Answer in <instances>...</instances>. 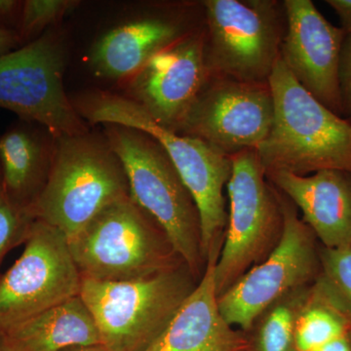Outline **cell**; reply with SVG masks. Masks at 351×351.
<instances>
[{"instance_id": "obj_4", "label": "cell", "mask_w": 351, "mask_h": 351, "mask_svg": "<svg viewBox=\"0 0 351 351\" xmlns=\"http://www.w3.org/2000/svg\"><path fill=\"white\" fill-rule=\"evenodd\" d=\"M104 126L105 138L125 170L132 199L156 219L200 280L206 262L201 251L199 212L169 156L145 132L117 124Z\"/></svg>"}, {"instance_id": "obj_8", "label": "cell", "mask_w": 351, "mask_h": 351, "mask_svg": "<svg viewBox=\"0 0 351 351\" xmlns=\"http://www.w3.org/2000/svg\"><path fill=\"white\" fill-rule=\"evenodd\" d=\"M278 196L283 213L278 244L263 263L218 298L226 322L246 334L274 302L293 291L313 285L320 274L319 241L302 221L292 201L280 191Z\"/></svg>"}, {"instance_id": "obj_26", "label": "cell", "mask_w": 351, "mask_h": 351, "mask_svg": "<svg viewBox=\"0 0 351 351\" xmlns=\"http://www.w3.org/2000/svg\"><path fill=\"white\" fill-rule=\"evenodd\" d=\"M23 1L17 0H0V29H11L15 27L17 31L19 25Z\"/></svg>"}, {"instance_id": "obj_16", "label": "cell", "mask_w": 351, "mask_h": 351, "mask_svg": "<svg viewBox=\"0 0 351 351\" xmlns=\"http://www.w3.org/2000/svg\"><path fill=\"white\" fill-rule=\"evenodd\" d=\"M219 258H208L195 290L169 325L144 351H249L250 334L228 324L219 309L215 267Z\"/></svg>"}, {"instance_id": "obj_17", "label": "cell", "mask_w": 351, "mask_h": 351, "mask_svg": "<svg viewBox=\"0 0 351 351\" xmlns=\"http://www.w3.org/2000/svg\"><path fill=\"white\" fill-rule=\"evenodd\" d=\"M182 27L162 18H143L106 32L90 51L89 64L97 76L130 80L159 50L181 38Z\"/></svg>"}, {"instance_id": "obj_20", "label": "cell", "mask_w": 351, "mask_h": 351, "mask_svg": "<svg viewBox=\"0 0 351 351\" xmlns=\"http://www.w3.org/2000/svg\"><path fill=\"white\" fill-rule=\"evenodd\" d=\"M350 334V321L313 284L295 323V350L314 351Z\"/></svg>"}, {"instance_id": "obj_32", "label": "cell", "mask_w": 351, "mask_h": 351, "mask_svg": "<svg viewBox=\"0 0 351 351\" xmlns=\"http://www.w3.org/2000/svg\"><path fill=\"white\" fill-rule=\"evenodd\" d=\"M249 351H256L255 350H254V348H252L251 350H249Z\"/></svg>"}, {"instance_id": "obj_31", "label": "cell", "mask_w": 351, "mask_h": 351, "mask_svg": "<svg viewBox=\"0 0 351 351\" xmlns=\"http://www.w3.org/2000/svg\"><path fill=\"white\" fill-rule=\"evenodd\" d=\"M0 186H1V166H0Z\"/></svg>"}, {"instance_id": "obj_10", "label": "cell", "mask_w": 351, "mask_h": 351, "mask_svg": "<svg viewBox=\"0 0 351 351\" xmlns=\"http://www.w3.org/2000/svg\"><path fill=\"white\" fill-rule=\"evenodd\" d=\"M203 6L211 75L269 82L283 40L279 4L271 0H206Z\"/></svg>"}, {"instance_id": "obj_22", "label": "cell", "mask_w": 351, "mask_h": 351, "mask_svg": "<svg viewBox=\"0 0 351 351\" xmlns=\"http://www.w3.org/2000/svg\"><path fill=\"white\" fill-rule=\"evenodd\" d=\"M314 287L326 295L351 323V246L320 248V274Z\"/></svg>"}, {"instance_id": "obj_27", "label": "cell", "mask_w": 351, "mask_h": 351, "mask_svg": "<svg viewBox=\"0 0 351 351\" xmlns=\"http://www.w3.org/2000/svg\"><path fill=\"white\" fill-rule=\"evenodd\" d=\"M326 3L339 16L346 34H351V0H327Z\"/></svg>"}, {"instance_id": "obj_11", "label": "cell", "mask_w": 351, "mask_h": 351, "mask_svg": "<svg viewBox=\"0 0 351 351\" xmlns=\"http://www.w3.org/2000/svg\"><path fill=\"white\" fill-rule=\"evenodd\" d=\"M80 288L66 235L36 219L22 255L0 276V335L80 295Z\"/></svg>"}, {"instance_id": "obj_3", "label": "cell", "mask_w": 351, "mask_h": 351, "mask_svg": "<svg viewBox=\"0 0 351 351\" xmlns=\"http://www.w3.org/2000/svg\"><path fill=\"white\" fill-rule=\"evenodd\" d=\"M129 195L125 170L107 138L89 131L57 136L47 181L31 212L69 240L101 210Z\"/></svg>"}, {"instance_id": "obj_14", "label": "cell", "mask_w": 351, "mask_h": 351, "mask_svg": "<svg viewBox=\"0 0 351 351\" xmlns=\"http://www.w3.org/2000/svg\"><path fill=\"white\" fill-rule=\"evenodd\" d=\"M286 32L280 58L309 94L343 117L339 57L346 32L332 25L311 0L283 2Z\"/></svg>"}, {"instance_id": "obj_18", "label": "cell", "mask_w": 351, "mask_h": 351, "mask_svg": "<svg viewBox=\"0 0 351 351\" xmlns=\"http://www.w3.org/2000/svg\"><path fill=\"white\" fill-rule=\"evenodd\" d=\"M21 121L0 136L1 186L12 204L31 211L47 181L52 142Z\"/></svg>"}, {"instance_id": "obj_6", "label": "cell", "mask_w": 351, "mask_h": 351, "mask_svg": "<svg viewBox=\"0 0 351 351\" xmlns=\"http://www.w3.org/2000/svg\"><path fill=\"white\" fill-rule=\"evenodd\" d=\"M199 281L182 263L137 280L82 279L80 297L96 321L101 346L110 351H144L169 325Z\"/></svg>"}, {"instance_id": "obj_29", "label": "cell", "mask_w": 351, "mask_h": 351, "mask_svg": "<svg viewBox=\"0 0 351 351\" xmlns=\"http://www.w3.org/2000/svg\"><path fill=\"white\" fill-rule=\"evenodd\" d=\"M61 351H110L101 345L88 346H73V348H66Z\"/></svg>"}, {"instance_id": "obj_25", "label": "cell", "mask_w": 351, "mask_h": 351, "mask_svg": "<svg viewBox=\"0 0 351 351\" xmlns=\"http://www.w3.org/2000/svg\"><path fill=\"white\" fill-rule=\"evenodd\" d=\"M339 76L343 115L351 119V34H346L341 46Z\"/></svg>"}, {"instance_id": "obj_15", "label": "cell", "mask_w": 351, "mask_h": 351, "mask_svg": "<svg viewBox=\"0 0 351 351\" xmlns=\"http://www.w3.org/2000/svg\"><path fill=\"white\" fill-rule=\"evenodd\" d=\"M267 181L301 211L321 246H351V173L325 169L300 176L265 172Z\"/></svg>"}, {"instance_id": "obj_33", "label": "cell", "mask_w": 351, "mask_h": 351, "mask_svg": "<svg viewBox=\"0 0 351 351\" xmlns=\"http://www.w3.org/2000/svg\"><path fill=\"white\" fill-rule=\"evenodd\" d=\"M350 119V121H351V119Z\"/></svg>"}, {"instance_id": "obj_1", "label": "cell", "mask_w": 351, "mask_h": 351, "mask_svg": "<svg viewBox=\"0 0 351 351\" xmlns=\"http://www.w3.org/2000/svg\"><path fill=\"white\" fill-rule=\"evenodd\" d=\"M73 104L90 123L130 127L145 132L161 145L199 212L203 258L207 263L208 258L219 257L228 225L223 191L232 173V157L200 138L159 125L128 97L93 92L78 97Z\"/></svg>"}, {"instance_id": "obj_9", "label": "cell", "mask_w": 351, "mask_h": 351, "mask_svg": "<svg viewBox=\"0 0 351 351\" xmlns=\"http://www.w3.org/2000/svg\"><path fill=\"white\" fill-rule=\"evenodd\" d=\"M66 46L52 29L0 56V108L38 123L52 137L86 133L64 87Z\"/></svg>"}, {"instance_id": "obj_19", "label": "cell", "mask_w": 351, "mask_h": 351, "mask_svg": "<svg viewBox=\"0 0 351 351\" xmlns=\"http://www.w3.org/2000/svg\"><path fill=\"white\" fill-rule=\"evenodd\" d=\"M4 338L15 351H61L101 345L96 321L80 295L25 321Z\"/></svg>"}, {"instance_id": "obj_21", "label": "cell", "mask_w": 351, "mask_h": 351, "mask_svg": "<svg viewBox=\"0 0 351 351\" xmlns=\"http://www.w3.org/2000/svg\"><path fill=\"white\" fill-rule=\"evenodd\" d=\"M311 286L289 293L263 313L252 330L255 332L250 335L254 350L297 351L295 323Z\"/></svg>"}, {"instance_id": "obj_12", "label": "cell", "mask_w": 351, "mask_h": 351, "mask_svg": "<svg viewBox=\"0 0 351 351\" xmlns=\"http://www.w3.org/2000/svg\"><path fill=\"white\" fill-rule=\"evenodd\" d=\"M274 119L269 82L216 76L208 82L177 133L200 138L232 157L257 149L269 135Z\"/></svg>"}, {"instance_id": "obj_2", "label": "cell", "mask_w": 351, "mask_h": 351, "mask_svg": "<svg viewBox=\"0 0 351 351\" xmlns=\"http://www.w3.org/2000/svg\"><path fill=\"white\" fill-rule=\"evenodd\" d=\"M274 104L269 135L256 151L265 172L351 173V121L331 112L297 82L279 58L269 78Z\"/></svg>"}, {"instance_id": "obj_7", "label": "cell", "mask_w": 351, "mask_h": 351, "mask_svg": "<svg viewBox=\"0 0 351 351\" xmlns=\"http://www.w3.org/2000/svg\"><path fill=\"white\" fill-rule=\"evenodd\" d=\"M232 160V173L226 184L228 225L215 267L218 298L269 257L283 232L278 191L267 182L258 152H239Z\"/></svg>"}, {"instance_id": "obj_23", "label": "cell", "mask_w": 351, "mask_h": 351, "mask_svg": "<svg viewBox=\"0 0 351 351\" xmlns=\"http://www.w3.org/2000/svg\"><path fill=\"white\" fill-rule=\"evenodd\" d=\"M77 4V1L71 0L23 1L19 25L16 31L22 46L38 38L46 29L63 19Z\"/></svg>"}, {"instance_id": "obj_13", "label": "cell", "mask_w": 351, "mask_h": 351, "mask_svg": "<svg viewBox=\"0 0 351 351\" xmlns=\"http://www.w3.org/2000/svg\"><path fill=\"white\" fill-rule=\"evenodd\" d=\"M210 76L204 39L182 36L128 80L129 98L159 125L178 132Z\"/></svg>"}, {"instance_id": "obj_5", "label": "cell", "mask_w": 351, "mask_h": 351, "mask_svg": "<svg viewBox=\"0 0 351 351\" xmlns=\"http://www.w3.org/2000/svg\"><path fill=\"white\" fill-rule=\"evenodd\" d=\"M68 241L82 279L137 280L184 263L163 228L130 195L101 210Z\"/></svg>"}, {"instance_id": "obj_24", "label": "cell", "mask_w": 351, "mask_h": 351, "mask_svg": "<svg viewBox=\"0 0 351 351\" xmlns=\"http://www.w3.org/2000/svg\"><path fill=\"white\" fill-rule=\"evenodd\" d=\"M36 218L12 204L0 186V263L12 249L25 244Z\"/></svg>"}, {"instance_id": "obj_30", "label": "cell", "mask_w": 351, "mask_h": 351, "mask_svg": "<svg viewBox=\"0 0 351 351\" xmlns=\"http://www.w3.org/2000/svg\"><path fill=\"white\" fill-rule=\"evenodd\" d=\"M0 351H15L9 346L6 339L2 335H0Z\"/></svg>"}, {"instance_id": "obj_28", "label": "cell", "mask_w": 351, "mask_h": 351, "mask_svg": "<svg viewBox=\"0 0 351 351\" xmlns=\"http://www.w3.org/2000/svg\"><path fill=\"white\" fill-rule=\"evenodd\" d=\"M21 46L22 44L17 32L0 29V56L18 49Z\"/></svg>"}]
</instances>
